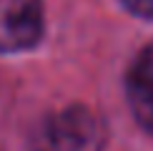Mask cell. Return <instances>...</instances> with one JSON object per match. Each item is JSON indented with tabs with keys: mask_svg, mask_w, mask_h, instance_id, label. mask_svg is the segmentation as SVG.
Here are the masks:
<instances>
[{
	"mask_svg": "<svg viewBox=\"0 0 153 151\" xmlns=\"http://www.w3.org/2000/svg\"><path fill=\"white\" fill-rule=\"evenodd\" d=\"M35 151H103L105 126L85 106L50 113L33 138Z\"/></svg>",
	"mask_w": 153,
	"mask_h": 151,
	"instance_id": "obj_1",
	"label": "cell"
},
{
	"mask_svg": "<svg viewBox=\"0 0 153 151\" xmlns=\"http://www.w3.org/2000/svg\"><path fill=\"white\" fill-rule=\"evenodd\" d=\"M43 35V0H0V50L33 48Z\"/></svg>",
	"mask_w": 153,
	"mask_h": 151,
	"instance_id": "obj_2",
	"label": "cell"
},
{
	"mask_svg": "<svg viewBox=\"0 0 153 151\" xmlns=\"http://www.w3.org/2000/svg\"><path fill=\"white\" fill-rule=\"evenodd\" d=\"M128 101L136 118L153 131V43L141 50L128 73Z\"/></svg>",
	"mask_w": 153,
	"mask_h": 151,
	"instance_id": "obj_3",
	"label": "cell"
},
{
	"mask_svg": "<svg viewBox=\"0 0 153 151\" xmlns=\"http://www.w3.org/2000/svg\"><path fill=\"white\" fill-rule=\"evenodd\" d=\"M126 8L133 10L136 15H143V18H153V0H123Z\"/></svg>",
	"mask_w": 153,
	"mask_h": 151,
	"instance_id": "obj_4",
	"label": "cell"
}]
</instances>
